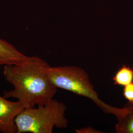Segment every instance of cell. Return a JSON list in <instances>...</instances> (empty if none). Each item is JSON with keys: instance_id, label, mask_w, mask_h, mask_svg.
Listing matches in <instances>:
<instances>
[{"instance_id": "5", "label": "cell", "mask_w": 133, "mask_h": 133, "mask_svg": "<svg viewBox=\"0 0 133 133\" xmlns=\"http://www.w3.org/2000/svg\"><path fill=\"white\" fill-rule=\"evenodd\" d=\"M32 57L24 55L12 44L0 38V66L22 64Z\"/></svg>"}, {"instance_id": "1", "label": "cell", "mask_w": 133, "mask_h": 133, "mask_svg": "<svg viewBox=\"0 0 133 133\" xmlns=\"http://www.w3.org/2000/svg\"><path fill=\"white\" fill-rule=\"evenodd\" d=\"M49 67L37 56L22 64L5 66L4 76L14 89L3 92V96L16 99L24 108L45 104L53 99L57 91L48 75Z\"/></svg>"}, {"instance_id": "2", "label": "cell", "mask_w": 133, "mask_h": 133, "mask_svg": "<svg viewBox=\"0 0 133 133\" xmlns=\"http://www.w3.org/2000/svg\"><path fill=\"white\" fill-rule=\"evenodd\" d=\"M66 107L62 102L51 99L43 105L24 108L16 116V133H52L55 127L66 128Z\"/></svg>"}, {"instance_id": "3", "label": "cell", "mask_w": 133, "mask_h": 133, "mask_svg": "<svg viewBox=\"0 0 133 133\" xmlns=\"http://www.w3.org/2000/svg\"><path fill=\"white\" fill-rule=\"evenodd\" d=\"M48 75L57 88L68 91L89 99L104 112L113 114L116 118L123 111V108L112 107L100 99L94 89L88 74L80 67L73 66H50Z\"/></svg>"}, {"instance_id": "6", "label": "cell", "mask_w": 133, "mask_h": 133, "mask_svg": "<svg viewBox=\"0 0 133 133\" xmlns=\"http://www.w3.org/2000/svg\"><path fill=\"white\" fill-rule=\"evenodd\" d=\"M115 130L117 133H133V104H128L117 118Z\"/></svg>"}, {"instance_id": "8", "label": "cell", "mask_w": 133, "mask_h": 133, "mask_svg": "<svg viewBox=\"0 0 133 133\" xmlns=\"http://www.w3.org/2000/svg\"><path fill=\"white\" fill-rule=\"evenodd\" d=\"M123 95L128 104H133V82L124 87Z\"/></svg>"}, {"instance_id": "7", "label": "cell", "mask_w": 133, "mask_h": 133, "mask_svg": "<svg viewBox=\"0 0 133 133\" xmlns=\"http://www.w3.org/2000/svg\"><path fill=\"white\" fill-rule=\"evenodd\" d=\"M114 85L125 86L133 82V69L123 64L112 78Z\"/></svg>"}, {"instance_id": "4", "label": "cell", "mask_w": 133, "mask_h": 133, "mask_svg": "<svg viewBox=\"0 0 133 133\" xmlns=\"http://www.w3.org/2000/svg\"><path fill=\"white\" fill-rule=\"evenodd\" d=\"M24 109L18 101H10L3 96H0L1 133H16L15 118Z\"/></svg>"}, {"instance_id": "9", "label": "cell", "mask_w": 133, "mask_h": 133, "mask_svg": "<svg viewBox=\"0 0 133 133\" xmlns=\"http://www.w3.org/2000/svg\"><path fill=\"white\" fill-rule=\"evenodd\" d=\"M76 132L78 133H103L102 132H100L99 131L96 130L94 129L88 127L86 128H82L80 129H76Z\"/></svg>"}]
</instances>
